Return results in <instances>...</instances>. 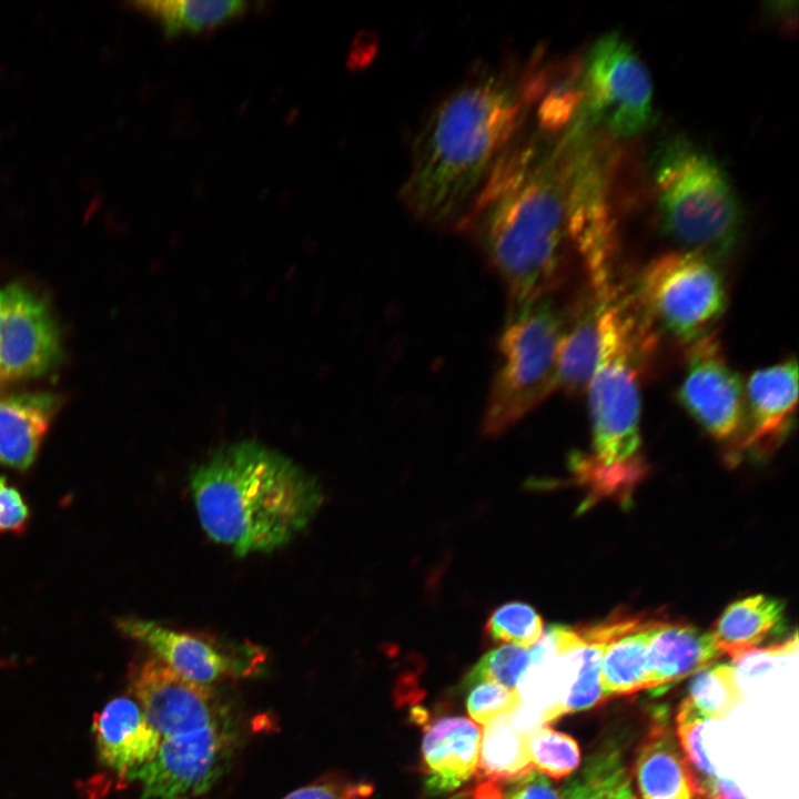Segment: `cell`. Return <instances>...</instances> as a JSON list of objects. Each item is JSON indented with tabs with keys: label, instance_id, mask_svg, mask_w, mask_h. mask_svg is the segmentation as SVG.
<instances>
[{
	"label": "cell",
	"instance_id": "836d02e7",
	"mask_svg": "<svg viewBox=\"0 0 799 799\" xmlns=\"http://www.w3.org/2000/svg\"><path fill=\"white\" fill-rule=\"evenodd\" d=\"M371 785L327 776L290 792L283 799H368Z\"/></svg>",
	"mask_w": 799,
	"mask_h": 799
},
{
	"label": "cell",
	"instance_id": "ac0fdd59",
	"mask_svg": "<svg viewBox=\"0 0 799 799\" xmlns=\"http://www.w3.org/2000/svg\"><path fill=\"white\" fill-rule=\"evenodd\" d=\"M60 406L45 392L0 396V465L27 469L34 462L44 435Z\"/></svg>",
	"mask_w": 799,
	"mask_h": 799
},
{
	"label": "cell",
	"instance_id": "e0dca14e",
	"mask_svg": "<svg viewBox=\"0 0 799 799\" xmlns=\"http://www.w3.org/2000/svg\"><path fill=\"white\" fill-rule=\"evenodd\" d=\"M722 653L710 631L684 623L657 621L647 648L653 690L666 688L712 665Z\"/></svg>",
	"mask_w": 799,
	"mask_h": 799
},
{
	"label": "cell",
	"instance_id": "f1b7e54d",
	"mask_svg": "<svg viewBox=\"0 0 799 799\" xmlns=\"http://www.w3.org/2000/svg\"><path fill=\"white\" fill-rule=\"evenodd\" d=\"M484 633L492 643L528 648L542 637L543 619L533 606L523 601H509L490 613Z\"/></svg>",
	"mask_w": 799,
	"mask_h": 799
},
{
	"label": "cell",
	"instance_id": "4fadbf2b",
	"mask_svg": "<svg viewBox=\"0 0 799 799\" xmlns=\"http://www.w3.org/2000/svg\"><path fill=\"white\" fill-rule=\"evenodd\" d=\"M633 779L640 799H701V788L688 766L666 707H657L639 741Z\"/></svg>",
	"mask_w": 799,
	"mask_h": 799
},
{
	"label": "cell",
	"instance_id": "30bf717a",
	"mask_svg": "<svg viewBox=\"0 0 799 799\" xmlns=\"http://www.w3.org/2000/svg\"><path fill=\"white\" fill-rule=\"evenodd\" d=\"M677 395L709 436L736 446L745 424V388L716 337L707 334L692 343Z\"/></svg>",
	"mask_w": 799,
	"mask_h": 799
},
{
	"label": "cell",
	"instance_id": "cb8c5ba5",
	"mask_svg": "<svg viewBox=\"0 0 799 799\" xmlns=\"http://www.w3.org/2000/svg\"><path fill=\"white\" fill-rule=\"evenodd\" d=\"M247 3L239 0H158L141 7L160 19L164 33L172 38L182 31L200 32L241 16Z\"/></svg>",
	"mask_w": 799,
	"mask_h": 799
},
{
	"label": "cell",
	"instance_id": "d6a6232c",
	"mask_svg": "<svg viewBox=\"0 0 799 799\" xmlns=\"http://www.w3.org/2000/svg\"><path fill=\"white\" fill-rule=\"evenodd\" d=\"M467 688H469L466 699L468 715L482 725L509 712L517 702L515 691L493 681H479Z\"/></svg>",
	"mask_w": 799,
	"mask_h": 799
},
{
	"label": "cell",
	"instance_id": "ba28073f",
	"mask_svg": "<svg viewBox=\"0 0 799 799\" xmlns=\"http://www.w3.org/2000/svg\"><path fill=\"white\" fill-rule=\"evenodd\" d=\"M581 114L619 138L644 131L651 121L653 81L634 47L619 33L596 40L581 67Z\"/></svg>",
	"mask_w": 799,
	"mask_h": 799
},
{
	"label": "cell",
	"instance_id": "6da1fadb",
	"mask_svg": "<svg viewBox=\"0 0 799 799\" xmlns=\"http://www.w3.org/2000/svg\"><path fill=\"white\" fill-rule=\"evenodd\" d=\"M568 160L563 143L512 144L489 173L462 226L473 231L505 285L509 307L549 296L570 237Z\"/></svg>",
	"mask_w": 799,
	"mask_h": 799
},
{
	"label": "cell",
	"instance_id": "9a60e30c",
	"mask_svg": "<svg viewBox=\"0 0 799 799\" xmlns=\"http://www.w3.org/2000/svg\"><path fill=\"white\" fill-rule=\"evenodd\" d=\"M92 731L99 759L125 781L154 758L160 745L141 706L127 697L112 699L97 712Z\"/></svg>",
	"mask_w": 799,
	"mask_h": 799
},
{
	"label": "cell",
	"instance_id": "1f68e13d",
	"mask_svg": "<svg viewBox=\"0 0 799 799\" xmlns=\"http://www.w3.org/2000/svg\"><path fill=\"white\" fill-rule=\"evenodd\" d=\"M464 799H560L547 776L530 769L506 779H485Z\"/></svg>",
	"mask_w": 799,
	"mask_h": 799
},
{
	"label": "cell",
	"instance_id": "5bb4252c",
	"mask_svg": "<svg viewBox=\"0 0 799 799\" xmlns=\"http://www.w3.org/2000/svg\"><path fill=\"white\" fill-rule=\"evenodd\" d=\"M117 627L150 648L174 672L193 682L210 684L236 672L240 664L210 640L176 631L156 621L122 617Z\"/></svg>",
	"mask_w": 799,
	"mask_h": 799
},
{
	"label": "cell",
	"instance_id": "e575fe53",
	"mask_svg": "<svg viewBox=\"0 0 799 799\" xmlns=\"http://www.w3.org/2000/svg\"><path fill=\"white\" fill-rule=\"evenodd\" d=\"M29 518V508L19 490L0 476V533L22 532Z\"/></svg>",
	"mask_w": 799,
	"mask_h": 799
},
{
	"label": "cell",
	"instance_id": "8d00e7d4",
	"mask_svg": "<svg viewBox=\"0 0 799 799\" xmlns=\"http://www.w3.org/2000/svg\"><path fill=\"white\" fill-rule=\"evenodd\" d=\"M4 303H6V291H4V286L0 285V326L3 321Z\"/></svg>",
	"mask_w": 799,
	"mask_h": 799
},
{
	"label": "cell",
	"instance_id": "9c48e42d",
	"mask_svg": "<svg viewBox=\"0 0 799 799\" xmlns=\"http://www.w3.org/2000/svg\"><path fill=\"white\" fill-rule=\"evenodd\" d=\"M156 755L127 781L141 799H194L222 776L234 747L231 718L208 726H172L159 732Z\"/></svg>",
	"mask_w": 799,
	"mask_h": 799
},
{
	"label": "cell",
	"instance_id": "3957f363",
	"mask_svg": "<svg viewBox=\"0 0 799 799\" xmlns=\"http://www.w3.org/2000/svg\"><path fill=\"white\" fill-rule=\"evenodd\" d=\"M190 487L204 532L241 557L291 542L324 500L316 478L253 441L214 451L192 472Z\"/></svg>",
	"mask_w": 799,
	"mask_h": 799
},
{
	"label": "cell",
	"instance_id": "d4e9b609",
	"mask_svg": "<svg viewBox=\"0 0 799 799\" xmlns=\"http://www.w3.org/2000/svg\"><path fill=\"white\" fill-rule=\"evenodd\" d=\"M605 645L577 636L574 645L573 680L552 710L549 724L565 715L588 710L605 701L600 684V660Z\"/></svg>",
	"mask_w": 799,
	"mask_h": 799
},
{
	"label": "cell",
	"instance_id": "8fae6325",
	"mask_svg": "<svg viewBox=\"0 0 799 799\" xmlns=\"http://www.w3.org/2000/svg\"><path fill=\"white\" fill-rule=\"evenodd\" d=\"M0 385L47 373L61 357L59 327L42 299L19 283L4 285Z\"/></svg>",
	"mask_w": 799,
	"mask_h": 799
},
{
	"label": "cell",
	"instance_id": "52a82bcc",
	"mask_svg": "<svg viewBox=\"0 0 799 799\" xmlns=\"http://www.w3.org/2000/svg\"><path fill=\"white\" fill-rule=\"evenodd\" d=\"M636 293L648 317L686 343L707 335L727 306L717 265L689 250L666 252L651 260L639 275Z\"/></svg>",
	"mask_w": 799,
	"mask_h": 799
},
{
	"label": "cell",
	"instance_id": "4dcf8cb0",
	"mask_svg": "<svg viewBox=\"0 0 799 799\" xmlns=\"http://www.w3.org/2000/svg\"><path fill=\"white\" fill-rule=\"evenodd\" d=\"M529 664L530 651L526 647L505 645L495 648L474 665L464 679V686L493 681L515 691Z\"/></svg>",
	"mask_w": 799,
	"mask_h": 799
},
{
	"label": "cell",
	"instance_id": "4316f807",
	"mask_svg": "<svg viewBox=\"0 0 799 799\" xmlns=\"http://www.w3.org/2000/svg\"><path fill=\"white\" fill-rule=\"evenodd\" d=\"M569 465L576 479L589 492L583 508L604 497L616 496L621 503L625 502L647 469L645 461L623 466H604L590 455L581 453L572 455Z\"/></svg>",
	"mask_w": 799,
	"mask_h": 799
},
{
	"label": "cell",
	"instance_id": "7a4b0ae2",
	"mask_svg": "<svg viewBox=\"0 0 799 799\" xmlns=\"http://www.w3.org/2000/svg\"><path fill=\"white\" fill-rule=\"evenodd\" d=\"M537 73L486 69L451 91L419 130L402 188L408 210L433 224H462L497 161L512 145Z\"/></svg>",
	"mask_w": 799,
	"mask_h": 799
},
{
	"label": "cell",
	"instance_id": "d590c367",
	"mask_svg": "<svg viewBox=\"0 0 799 799\" xmlns=\"http://www.w3.org/2000/svg\"><path fill=\"white\" fill-rule=\"evenodd\" d=\"M701 799H747L730 779L716 777L705 789Z\"/></svg>",
	"mask_w": 799,
	"mask_h": 799
},
{
	"label": "cell",
	"instance_id": "8992f818",
	"mask_svg": "<svg viewBox=\"0 0 799 799\" xmlns=\"http://www.w3.org/2000/svg\"><path fill=\"white\" fill-rule=\"evenodd\" d=\"M566 324L549 296L508 307L498 343L499 365L483 418L485 435L503 434L557 388Z\"/></svg>",
	"mask_w": 799,
	"mask_h": 799
},
{
	"label": "cell",
	"instance_id": "ffe728a7",
	"mask_svg": "<svg viewBox=\"0 0 799 799\" xmlns=\"http://www.w3.org/2000/svg\"><path fill=\"white\" fill-rule=\"evenodd\" d=\"M657 621L647 619L606 643L600 660V684L605 701L651 688L647 648Z\"/></svg>",
	"mask_w": 799,
	"mask_h": 799
},
{
	"label": "cell",
	"instance_id": "44dd1931",
	"mask_svg": "<svg viewBox=\"0 0 799 799\" xmlns=\"http://www.w3.org/2000/svg\"><path fill=\"white\" fill-rule=\"evenodd\" d=\"M560 799H638L621 747L608 741L563 786Z\"/></svg>",
	"mask_w": 799,
	"mask_h": 799
},
{
	"label": "cell",
	"instance_id": "277c9868",
	"mask_svg": "<svg viewBox=\"0 0 799 799\" xmlns=\"http://www.w3.org/2000/svg\"><path fill=\"white\" fill-rule=\"evenodd\" d=\"M650 168L666 234L710 259L728 254L740 237L744 213L718 161L691 140L675 136L658 146Z\"/></svg>",
	"mask_w": 799,
	"mask_h": 799
},
{
	"label": "cell",
	"instance_id": "7c38bea8",
	"mask_svg": "<svg viewBox=\"0 0 799 799\" xmlns=\"http://www.w3.org/2000/svg\"><path fill=\"white\" fill-rule=\"evenodd\" d=\"M798 402V364L788 358L754 372L745 387V424L732 448L751 456L773 453L790 434Z\"/></svg>",
	"mask_w": 799,
	"mask_h": 799
},
{
	"label": "cell",
	"instance_id": "603a6c76",
	"mask_svg": "<svg viewBox=\"0 0 799 799\" xmlns=\"http://www.w3.org/2000/svg\"><path fill=\"white\" fill-rule=\"evenodd\" d=\"M530 769L528 734L516 727L509 712L484 725L478 770L486 779L514 778Z\"/></svg>",
	"mask_w": 799,
	"mask_h": 799
},
{
	"label": "cell",
	"instance_id": "f546056e",
	"mask_svg": "<svg viewBox=\"0 0 799 799\" xmlns=\"http://www.w3.org/2000/svg\"><path fill=\"white\" fill-rule=\"evenodd\" d=\"M706 721L687 697L679 704L675 719L676 738L701 788V796L717 777L702 746L701 731Z\"/></svg>",
	"mask_w": 799,
	"mask_h": 799
},
{
	"label": "cell",
	"instance_id": "7402d4cb",
	"mask_svg": "<svg viewBox=\"0 0 799 799\" xmlns=\"http://www.w3.org/2000/svg\"><path fill=\"white\" fill-rule=\"evenodd\" d=\"M597 305L566 324L558 356V386L570 395L587 390L597 357Z\"/></svg>",
	"mask_w": 799,
	"mask_h": 799
},
{
	"label": "cell",
	"instance_id": "2e32d148",
	"mask_svg": "<svg viewBox=\"0 0 799 799\" xmlns=\"http://www.w3.org/2000/svg\"><path fill=\"white\" fill-rule=\"evenodd\" d=\"M481 738L478 726L465 717L439 718L427 727L422 755L428 793L453 791L477 772Z\"/></svg>",
	"mask_w": 799,
	"mask_h": 799
},
{
	"label": "cell",
	"instance_id": "5b68a950",
	"mask_svg": "<svg viewBox=\"0 0 799 799\" xmlns=\"http://www.w3.org/2000/svg\"><path fill=\"white\" fill-rule=\"evenodd\" d=\"M597 357L588 383L590 456L604 466L641 462L639 377L651 338L630 303L597 302Z\"/></svg>",
	"mask_w": 799,
	"mask_h": 799
},
{
	"label": "cell",
	"instance_id": "83f0119b",
	"mask_svg": "<svg viewBox=\"0 0 799 799\" xmlns=\"http://www.w3.org/2000/svg\"><path fill=\"white\" fill-rule=\"evenodd\" d=\"M528 752L532 766L543 775L560 779L573 773L580 765L578 742L569 735L543 725L528 734Z\"/></svg>",
	"mask_w": 799,
	"mask_h": 799
},
{
	"label": "cell",
	"instance_id": "d6986e66",
	"mask_svg": "<svg viewBox=\"0 0 799 799\" xmlns=\"http://www.w3.org/2000/svg\"><path fill=\"white\" fill-rule=\"evenodd\" d=\"M785 604L766 595H754L730 604L710 631L718 649L737 663L758 649L781 623Z\"/></svg>",
	"mask_w": 799,
	"mask_h": 799
},
{
	"label": "cell",
	"instance_id": "484cf974",
	"mask_svg": "<svg viewBox=\"0 0 799 799\" xmlns=\"http://www.w3.org/2000/svg\"><path fill=\"white\" fill-rule=\"evenodd\" d=\"M687 698L707 720L726 719L745 699L737 668L715 664L701 669L695 674Z\"/></svg>",
	"mask_w": 799,
	"mask_h": 799
}]
</instances>
